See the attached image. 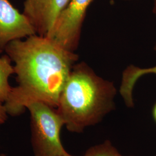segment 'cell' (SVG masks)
Wrapping results in <instances>:
<instances>
[{"label": "cell", "mask_w": 156, "mask_h": 156, "mask_svg": "<svg viewBox=\"0 0 156 156\" xmlns=\"http://www.w3.org/2000/svg\"><path fill=\"white\" fill-rule=\"evenodd\" d=\"M146 74L156 75V66L142 68L130 65L123 71L119 92L128 108L134 106L133 92L135 84L140 78Z\"/></svg>", "instance_id": "52a82bcc"}, {"label": "cell", "mask_w": 156, "mask_h": 156, "mask_svg": "<svg viewBox=\"0 0 156 156\" xmlns=\"http://www.w3.org/2000/svg\"><path fill=\"white\" fill-rule=\"evenodd\" d=\"M116 93L113 82L98 76L81 62L73 67L56 109L68 131L81 133L115 108Z\"/></svg>", "instance_id": "7a4b0ae2"}, {"label": "cell", "mask_w": 156, "mask_h": 156, "mask_svg": "<svg viewBox=\"0 0 156 156\" xmlns=\"http://www.w3.org/2000/svg\"><path fill=\"white\" fill-rule=\"evenodd\" d=\"M8 115L4 104L0 102V126L5 123L8 118Z\"/></svg>", "instance_id": "30bf717a"}, {"label": "cell", "mask_w": 156, "mask_h": 156, "mask_svg": "<svg viewBox=\"0 0 156 156\" xmlns=\"http://www.w3.org/2000/svg\"><path fill=\"white\" fill-rule=\"evenodd\" d=\"M93 0H71L46 37L62 48L75 52L78 49L87 10Z\"/></svg>", "instance_id": "277c9868"}, {"label": "cell", "mask_w": 156, "mask_h": 156, "mask_svg": "<svg viewBox=\"0 0 156 156\" xmlns=\"http://www.w3.org/2000/svg\"><path fill=\"white\" fill-rule=\"evenodd\" d=\"M62 156H73V155H71L70 154H69L68 153H66V154H64V155H62Z\"/></svg>", "instance_id": "4fadbf2b"}, {"label": "cell", "mask_w": 156, "mask_h": 156, "mask_svg": "<svg viewBox=\"0 0 156 156\" xmlns=\"http://www.w3.org/2000/svg\"><path fill=\"white\" fill-rule=\"evenodd\" d=\"M4 51L15 64L17 83L4 103L8 114L19 115L35 101L57 108L79 56L37 34L12 41Z\"/></svg>", "instance_id": "6da1fadb"}, {"label": "cell", "mask_w": 156, "mask_h": 156, "mask_svg": "<svg viewBox=\"0 0 156 156\" xmlns=\"http://www.w3.org/2000/svg\"><path fill=\"white\" fill-rule=\"evenodd\" d=\"M37 34L28 19L9 0H0V49L12 41Z\"/></svg>", "instance_id": "8992f818"}, {"label": "cell", "mask_w": 156, "mask_h": 156, "mask_svg": "<svg viewBox=\"0 0 156 156\" xmlns=\"http://www.w3.org/2000/svg\"><path fill=\"white\" fill-rule=\"evenodd\" d=\"M71 0H25L23 13L32 24L36 34L46 37Z\"/></svg>", "instance_id": "5b68a950"}, {"label": "cell", "mask_w": 156, "mask_h": 156, "mask_svg": "<svg viewBox=\"0 0 156 156\" xmlns=\"http://www.w3.org/2000/svg\"><path fill=\"white\" fill-rule=\"evenodd\" d=\"M152 115H153V117L154 119V122L156 123V102L154 104V105L153 108V111H152Z\"/></svg>", "instance_id": "8fae6325"}, {"label": "cell", "mask_w": 156, "mask_h": 156, "mask_svg": "<svg viewBox=\"0 0 156 156\" xmlns=\"http://www.w3.org/2000/svg\"><path fill=\"white\" fill-rule=\"evenodd\" d=\"M125 1H131V0H125Z\"/></svg>", "instance_id": "2e32d148"}, {"label": "cell", "mask_w": 156, "mask_h": 156, "mask_svg": "<svg viewBox=\"0 0 156 156\" xmlns=\"http://www.w3.org/2000/svg\"><path fill=\"white\" fill-rule=\"evenodd\" d=\"M154 50H155V51H156V46H155V47H154Z\"/></svg>", "instance_id": "9a60e30c"}, {"label": "cell", "mask_w": 156, "mask_h": 156, "mask_svg": "<svg viewBox=\"0 0 156 156\" xmlns=\"http://www.w3.org/2000/svg\"><path fill=\"white\" fill-rule=\"evenodd\" d=\"M83 156H124L112 145L109 140L91 147Z\"/></svg>", "instance_id": "9c48e42d"}, {"label": "cell", "mask_w": 156, "mask_h": 156, "mask_svg": "<svg viewBox=\"0 0 156 156\" xmlns=\"http://www.w3.org/2000/svg\"><path fill=\"white\" fill-rule=\"evenodd\" d=\"M4 50L0 49V102L5 103L11 93L12 87L9 82L12 75L15 74L11 59L6 54L1 56Z\"/></svg>", "instance_id": "ba28073f"}, {"label": "cell", "mask_w": 156, "mask_h": 156, "mask_svg": "<svg viewBox=\"0 0 156 156\" xmlns=\"http://www.w3.org/2000/svg\"><path fill=\"white\" fill-rule=\"evenodd\" d=\"M153 12L156 15V0H153Z\"/></svg>", "instance_id": "7c38bea8"}, {"label": "cell", "mask_w": 156, "mask_h": 156, "mask_svg": "<svg viewBox=\"0 0 156 156\" xmlns=\"http://www.w3.org/2000/svg\"></svg>", "instance_id": "e0dca14e"}, {"label": "cell", "mask_w": 156, "mask_h": 156, "mask_svg": "<svg viewBox=\"0 0 156 156\" xmlns=\"http://www.w3.org/2000/svg\"><path fill=\"white\" fill-rule=\"evenodd\" d=\"M31 116V145L35 156H62L68 152L60 134L64 122L56 108L35 101L26 106Z\"/></svg>", "instance_id": "3957f363"}, {"label": "cell", "mask_w": 156, "mask_h": 156, "mask_svg": "<svg viewBox=\"0 0 156 156\" xmlns=\"http://www.w3.org/2000/svg\"><path fill=\"white\" fill-rule=\"evenodd\" d=\"M0 156H6L5 154H0Z\"/></svg>", "instance_id": "5bb4252c"}]
</instances>
